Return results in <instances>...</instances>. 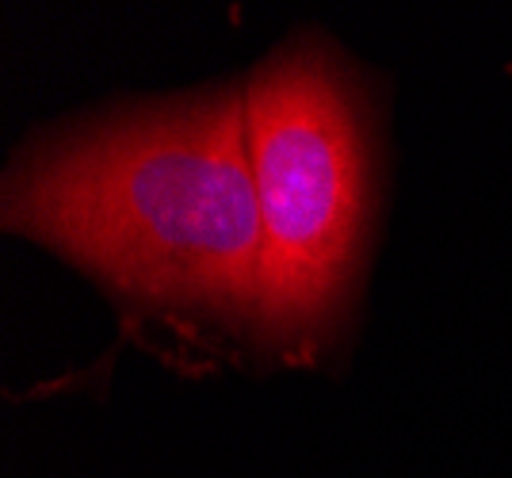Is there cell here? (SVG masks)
Wrapping results in <instances>:
<instances>
[{"instance_id": "7a4b0ae2", "label": "cell", "mask_w": 512, "mask_h": 478, "mask_svg": "<svg viewBox=\"0 0 512 478\" xmlns=\"http://www.w3.org/2000/svg\"><path fill=\"white\" fill-rule=\"evenodd\" d=\"M241 88L264 226L256 333L302 360L356 283L371 207L367 131L356 92L325 46H283Z\"/></svg>"}, {"instance_id": "6da1fadb", "label": "cell", "mask_w": 512, "mask_h": 478, "mask_svg": "<svg viewBox=\"0 0 512 478\" xmlns=\"http://www.w3.org/2000/svg\"><path fill=\"white\" fill-rule=\"evenodd\" d=\"M0 222L130 303L256 329L264 226L245 88L104 111L31 142Z\"/></svg>"}]
</instances>
